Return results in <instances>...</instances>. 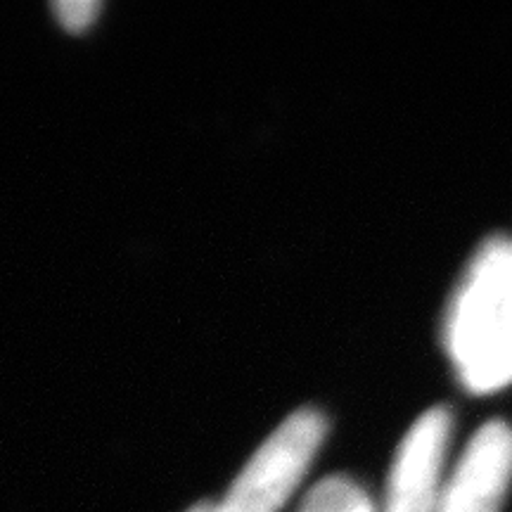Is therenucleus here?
<instances>
[{"label":"nucleus","mask_w":512,"mask_h":512,"mask_svg":"<svg viewBox=\"0 0 512 512\" xmlns=\"http://www.w3.org/2000/svg\"><path fill=\"white\" fill-rule=\"evenodd\" d=\"M188 512H211V501H202V503L192 505Z\"/></svg>","instance_id":"obj_7"},{"label":"nucleus","mask_w":512,"mask_h":512,"mask_svg":"<svg viewBox=\"0 0 512 512\" xmlns=\"http://www.w3.org/2000/svg\"><path fill=\"white\" fill-rule=\"evenodd\" d=\"M453 415L434 406L403 434L389 470L382 512H437L444 491V465L451 446Z\"/></svg>","instance_id":"obj_3"},{"label":"nucleus","mask_w":512,"mask_h":512,"mask_svg":"<svg viewBox=\"0 0 512 512\" xmlns=\"http://www.w3.org/2000/svg\"><path fill=\"white\" fill-rule=\"evenodd\" d=\"M512 484V427L491 420L472 434L446 479L437 512H501Z\"/></svg>","instance_id":"obj_4"},{"label":"nucleus","mask_w":512,"mask_h":512,"mask_svg":"<svg viewBox=\"0 0 512 512\" xmlns=\"http://www.w3.org/2000/svg\"><path fill=\"white\" fill-rule=\"evenodd\" d=\"M328 434V420L316 408H302L280 422L247 460L211 512H280L316 458Z\"/></svg>","instance_id":"obj_2"},{"label":"nucleus","mask_w":512,"mask_h":512,"mask_svg":"<svg viewBox=\"0 0 512 512\" xmlns=\"http://www.w3.org/2000/svg\"><path fill=\"white\" fill-rule=\"evenodd\" d=\"M299 512H377L373 498L351 477L332 475L306 494Z\"/></svg>","instance_id":"obj_5"},{"label":"nucleus","mask_w":512,"mask_h":512,"mask_svg":"<svg viewBox=\"0 0 512 512\" xmlns=\"http://www.w3.org/2000/svg\"><path fill=\"white\" fill-rule=\"evenodd\" d=\"M444 349L458 380L475 394L512 382V238L477 247L444 316Z\"/></svg>","instance_id":"obj_1"},{"label":"nucleus","mask_w":512,"mask_h":512,"mask_svg":"<svg viewBox=\"0 0 512 512\" xmlns=\"http://www.w3.org/2000/svg\"><path fill=\"white\" fill-rule=\"evenodd\" d=\"M57 19L67 31L72 34H81L95 22L100 12L98 0H62V3L53 5Z\"/></svg>","instance_id":"obj_6"}]
</instances>
